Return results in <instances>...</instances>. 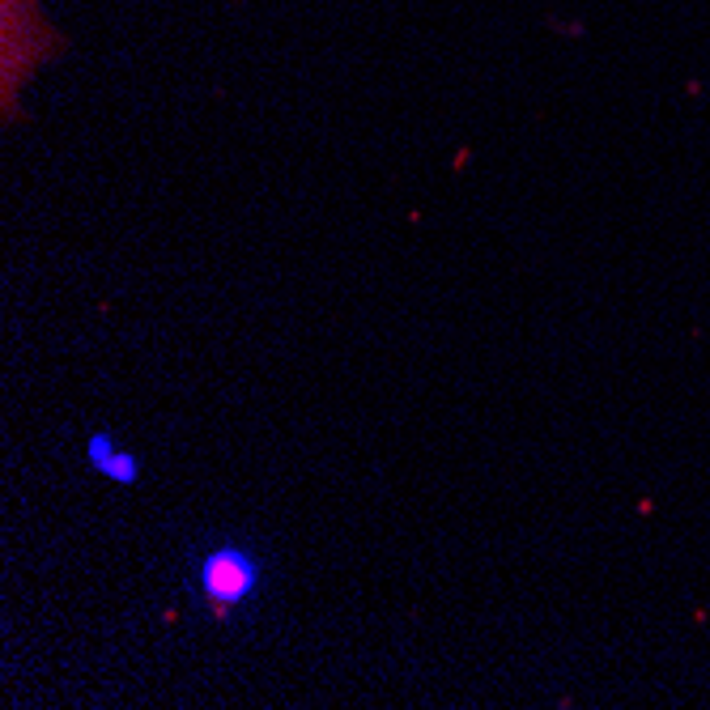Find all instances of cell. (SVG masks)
Masks as SVG:
<instances>
[{
	"label": "cell",
	"mask_w": 710,
	"mask_h": 710,
	"mask_svg": "<svg viewBox=\"0 0 710 710\" xmlns=\"http://www.w3.org/2000/svg\"><path fill=\"white\" fill-rule=\"evenodd\" d=\"M98 477H107L111 485H124V489H132V485L141 481V460H136L132 451H124V447H119V451H115L111 460H107V464L98 469Z\"/></svg>",
	"instance_id": "2"
},
{
	"label": "cell",
	"mask_w": 710,
	"mask_h": 710,
	"mask_svg": "<svg viewBox=\"0 0 710 710\" xmlns=\"http://www.w3.org/2000/svg\"><path fill=\"white\" fill-rule=\"evenodd\" d=\"M192 583H196V592H200V600L209 604V613L226 621L230 613L247 609L259 596L264 570H259V557L247 545L226 540V545H213V549L200 553Z\"/></svg>",
	"instance_id": "1"
}]
</instances>
